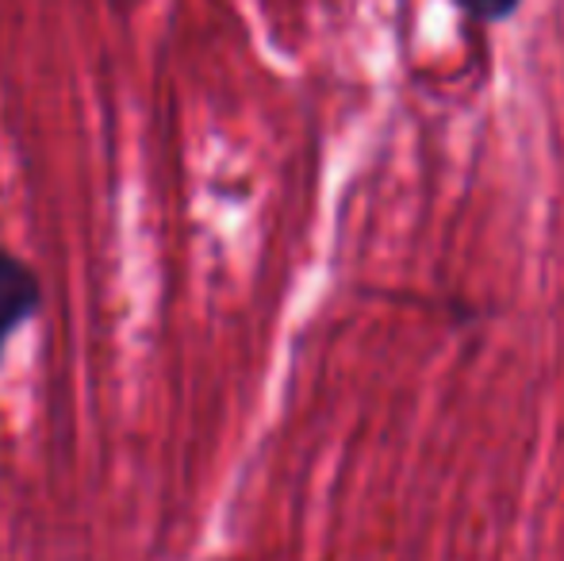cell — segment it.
<instances>
[{
    "mask_svg": "<svg viewBox=\"0 0 564 561\" xmlns=\"http://www.w3.org/2000/svg\"><path fill=\"white\" fill-rule=\"evenodd\" d=\"M453 4H457L460 12H468V20H476V23H499V20H507V15H514V8H519L522 0H453Z\"/></svg>",
    "mask_w": 564,
    "mask_h": 561,
    "instance_id": "2",
    "label": "cell"
},
{
    "mask_svg": "<svg viewBox=\"0 0 564 561\" xmlns=\"http://www.w3.org/2000/svg\"><path fill=\"white\" fill-rule=\"evenodd\" d=\"M39 300H43V289H39V278L31 273V266L8 255V250H0V358H4L8 338L35 315Z\"/></svg>",
    "mask_w": 564,
    "mask_h": 561,
    "instance_id": "1",
    "label": "cell"
}]
</instances>
